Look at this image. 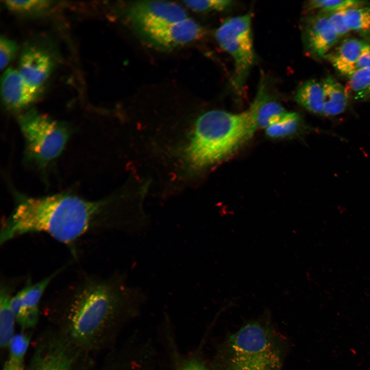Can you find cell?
<instances>
[{
  "instance_id": "obj_1",
  "label": "cell",
  "mask_w": 370,
  "mask_h": 370,
  "mask_svg": "<svg viewBox=\"0 0 370 370\" xmlns=\"http://www.w3.org/2000/svg\"><path fill=\"white\" fill-rule=\"evenodd\" d=\"M144 298L122 275L86 276L55 301L51 318L60 332L88 353L109 344L123 325L136 317Z\"/></svg>"
},
{
  "instance_id": "obj_2",
  "label": "cell",
  "mask_w": 370,
  "mask_h": 370,
  "mask_svg": "<svg viewBox=\"0 0 370 370\" xmlns=\"http://www.w3.org/2000/svg\"><path fill=\"white\" fill-rule=\"evenodd\" d=\"M108 203L107 200L92 201L66 194L23 198L3 221L0 243L42 232L60 243L72 245L92 229L108 228L100 218Z\"/></svg>"
},
{
  "instance_id": "obj_3",
  "label": "cell",
  "mask_w": 370,
  "mask_h": 370,
  "mask_svg": "<svg viewBox=\"0 0 370 370\" xmlns=\"http://www.w3.org/2000/svg\"><path fill=\"white\" fill-rule=\"evenodd\" d=\"M252 107L239 114L213 109L197 116L171 145L180 177L190 180L231 153L255 131Z\"/></svg>"
},
{
  "instance_id": "obj_4",
  "label": "cell",
  "mask_w": 370,
  "mask_h": 370,
  "mask_svg": "<svg viewBox=\"0 0 370 370\" xmlns=\"http://www.w3.org/2000/svg\"><path fill=\"white\" fill-rule=\"evenodd\" d=\"M283 350L269 326L252 321L232 334L219 350L215 370H282Z\"/></svg>"
},
{
  "instance_id": "obj_5",
  "label": "cell",
  "mask_w": 370,
  "mask_h": 370,
  "mask_svg": "<svg viewBox=\"0 0 370 370\" xmlns=\"http://www.w3.org/2000/svg\"><path fill=\"white\" fill-rule=\"evenodd\" d=\"M252 13L232 17L217 29L215 38L220 47L234 62L232 84L236 92H242L244 84L255 62L251 28Z\"/></svg>"
},
{
  "instance_id": "obj_6",
  "label": "cell",
  "mask_w": 370,
  "mask_h": 370,
  "mask_svg": "<svg viewBox=\"0 0 370 370\" xmlns=\"http://www.w3.org/2000/svg\"><path fill=\"white\" fill-rule=\"evenodd\" d=\"M19 123L32 158L45 164L60 154L68 138L63 124L34 109L22 115Z\"/></svg>"
},
{
  "instance_id": "obj_7",
  "label": "cell",
  "mask_w": 370,
  "mask_h": 370,
  "mask_svg": "<svg viewBox=\"0 0 370 370\" xmlns=\"http://www.w3.org/2000/svg\"><path fill=\"white\" fill-rule=\"evenodd\" d=\"M87 353L58 330L49 332L36 343L25 370H86Z\"/></svg>"
},
{
  "instance_id": "obj_8",
  "label": "cell",
  "mask_w": 370,
  "mask_h": 370,
  "mask_svg": "<svg viewBox=\"0 0 370 370\" xmlns=\"http://www.w3.org/2000/svg\"><path fill=\"white\" fill-rule=\"evenodd\" d=\"M125 16L137 34L189 18L180 5L160 1L132 3L126 9Z\"/></svg>"
},
{
  "instance_id": "obj_9",
  "label": "cell",
  "mask_w": 370,
  "mask_h": 370,
  "mask_svg": "<svg viewBox=\"0 0 370 370\" xmlns=\"http://www.w3.org/2000/svg\"><path fill=\"white\" fill-rule=\"evenodd\" d=\"M202 33V27L189 17L183 21L143 31L137 34L149 46L160 50H169L197 40Z\"/></svg>"
},
{
  "instance_id": "obj_10",
  "label": "cell",
  "mask_w": 370,
  "mask_h": 370,
  "mask_svg": "<svg viewBox=\"0 0 370 370\" xmlns=\"http://www.w3.org/2000/svg\"><path fill=\"white\" fill-rule=\"evenodd\" d=\"M302 34L306 52L316 60L325 58L339 39L328 13L321 11L304 19Z\"/></svg>"
},
{
  "instance_id": "obj_11",
  "label": "cell",
  "mask_w": 370,
  "mask_h": 370,
  "mask_svg": "<svg viewBox=\"0 0 370 370\" xmlns=\"http://www.w3.org/2000/svg\"><path fill=\"white\" fill-rule=\"evenodd\" d=\"M59 272V270L35 283H32L30 280H28L24 287L12 296L11 309L16 322L23 330L33 328L36 325L41 297Z\"/></svg>"
},
{
  "instance_id": "obj_12",
  "label": "cell",
  "mask_w": 370,
  "mask_h": 370,
  "mask_svg": "<svg viewBox=\"0 0 370 370\" xmlns=\"http://www.w3.org/2000/svg\"><path fill=\"white\" fill-rule=\"evenodd\" d=\"M41 88L28 84L18 70L7 69L1 79V95L4 104L13 110L28 106L40 96Z\"/></svg>"
},
{
  "instance_id": "obj_13",
  "label": "cell",
  "mask_w": 370,
  "mask_h": 370,
  "mask_svg": "<svg viewBox=\"0 0 370 370\" xmlns=\"http://www.w3.org/2000/svg\"><path fill=\"white\" fill-rule=\"evenodd\" d=\"M53 67V61L45 51L35 47L24 49L21 55L19 72L33 87L41 88Z\"/></svg>"
},
{
  "instance_id": "obj_14",
  "label": "cell",
  "mask_w": 370,
  "mask_h": 370,
  "mask_svg": "<svg viewBox=\"0 0 370 370\" xmlns=\"http://www.w3.org/2000/svg\"><path fill=\"white\" fill-rule=\"evenodd\" d=\"M370 46L366 40L356 38L343 41L326 58L342 74L349 76L355 72V65L362 54Z\"/></svg>"
},
{
  "instance_id": "obj_15",
  "label": "cell",
  "mask_w": 370,
  "mask_h": 370,
  "mask_svg": "<svg viewBox=\"0 0 370 370\" xmlns=\"http://www.w3.org/2000/svg\"><path fill=\"white\" fill-rule=\"evenodd\" d=\"M251 106L253 109L255 130L266 129L287 113L280 103L268 98L266 94L264 84L260 85Z\"/></svg>"
},
{
  "instance_id": "obj_16",
  "label": "cell",
  "mask_w": 370,
  "mask_h": 370,
  "mask_svg": "<svg viewBox=\"0 0 370 370\" xmlns=\"http://www.w3.org/2000/svg\"><path fill=\"white\" fill-rule=\"evenodd\" d=\"M323 89L324 116H335L343 113L347 108L349 97L345 87L331 77L328 76L322 82Z\"/></svg>"
},
{
  "instance_id": "obj_17",
  "label": "cell",
  "mask_w": 370,
  "mask_h": 370,
  "mask_svg": "<svg viewBox=\"0 0 370 370\" xmlns=\"http://www.w3.org/2000/svg\"><path fill=\"white\" fill-rule=\"evenodd\" d=\"M13 287L8 284L2 283L0 292V345L2 348H8L14 336L15 318L11 309L10 301Z\"/></svg>"
},
{
  "instance_id": "obj_18",
  "label": "cell",
  "mask_w": 370,
  "mask_h": 370,
  "mask_svg": "<svg viewBox=\"0 0 370 370\" xmlns=\"http://www.w3.org/2000/svg\"><path fill=\"white\" fill-rule=\"evenodd\" d=\"M295 99L308 111L323 116L324 99L322 82L314 79L305 82L298 89Z\"/></svg>"
},
{
  "instance_id": "obj_19",
  "label": "cell",
  "mask_w": 370,
  "mask_h": 370,
  "mask_svg": "<svg viewBox=\"0 0 370 370\" xmlns=\"http://www.w3.org/2000/svg\"><path fill=\"white\" fill-rule=\"evenodd\" d=\"M30 336L25 331L15 334L9 345L8 357L2 370H25V357Z\"/></svg>"
},
{
  "instance_id": "obj_20",
  "label": "cell",
  "mask_w": 370,
  "mask_h": 370,
  "mask_svg": "<svg viewBox=\"0 0 370 370\" xmlns=\"http://www.w3.org/2000/svg\"><path fill=\"white\" fill-rule=\"evenodd\" d=\"M345 89L349 98L366 101L370 99V68L357 70L348 76Z\"/></svg>"
},
{
  "instance_id": "obj_21",
  "label": "cell",
  "mask_w": 370,
  "mask_h": 370,
  "mask_svg": "<svg viewBox=\"0 0 370 370\" xmlns=\"http://www.w3.org/2000/svg\"><path fill=\"white\" fill-rule=\"evenodd\" d=\"M368 5L345 10V21L350 31L362 34L370 33V6Z\"/></svg>"
},
{
  "instance_id": "obj_22",
  "label": "cell",
  "mask_w": 370,
  "mask_h": 370,
  "mask_svg": "<svg viewBox=\"0 0 370 370\" xmlns=\"http://www.w3.org/2000/svg\"><path fill=\"white\" fill-rule=\"evenodd\" d=\"M53 1L46 0L4 1L5 6L13 12L26 15H38L49 10Z\"/></svg>"
},
{
  "instance_id": "obj_23",
  "label": "cell",
  "mask_w": 370,
  "mask_h": 370,
  "mask_svg": "<svg viewBox=\"0 0 370 370\" xmlns=\"http://www.w3.org/2000/svg\"><path fill=\"white\" fill-rule=\"evenodd\" d=\"M365 5L366 2L357 0H312L306 4L305 9L307 11L318 9L329 13Z\"/></svg>"
},
{
  "instance_id": "obj_24",
  "label": "cell",
  "mask_w": 370,
  "mask_h": 370,
  "mask_svg": "<svg viewBox=\"0 0 370 370\" xmlns=\"http://www.w3.org/2000/svg\"><path fill=\"white\" fill-rule=\"evenodd\" d=\"M300 121L299 116L297 113L287 112L280 120L267 127L266 133L272 138L290 135L297 131Z\"/></svg>"
},
{
  "instance_id": "obj_25",
  "label": "cell",
  "mask_w": 370,
  "mask_h": 370,
  "mask_svg": "<svg viewBox=\"0 0 370 370\" xmlns=\"http://www.w3.org/2000/svg\"><path fill=\"white\" fill-rule=\"evenodd\" d=\"M183 3L194 11L207 12L225 10L232 6L234 2L231 0H208L186 1Z\"/></svg>"
},
{
  "instance_id": "obj_26",
  "label": "cell",
  "mask_w": 370,
  "mask_h": 370,
  "mask_svg": "<svg viewBox=\"0 0 370 370\" xmlns=\"http://www.w3.org/2000/svg\"><path fill=\"white\" fill-rule=\"evenodd\" d=\"M18 49L16 43L4 36L0 39V67L5 68L13 59Z\"/></svg>"
},
{
  "instance_id": "obj_27",
  "label": "cell",
  "mask_w": 370,
  "mask_h": 370,
  "mask_svg": "<svg viewBox=\"0 0 370 370\" xmlns=\"http://www.w3.org/2000/svg\"><path fill=\"white\" fill-rule=\"evenodd\" d=\"M176 362V370H210L201 359L196 356L177 358Z\"/></svg>"
},
{
  "instance_id": "obj_28",
  "label": "cell",
  "mask_w": 370,
  "mask_h": 370,
  "mask_svg": "<svg viewBox=\"0 0 370 370\" xmlns=\"http://www.w3.org/2000/svg\"><path fill=\"white\" fill-rule=\"evenodd\" d=\"M345 10L328 13L329 20L339 38L346 35L350 30L344 17Z\"/></svg>"
},
{
  "instance_id": "obj_29",
  "label": "cell",
  "mask_w": 370,
  "mask_h": 370,
  "mask_svg": "<svg viewBox=\"0 0 370 370\" xmlns=\"http://www.w3.org/2000/svg\"><path fill=\"white\" fill-rule=\"evenodd\" d=\"M366 68H370V46L357 62L355 71Z\"/></svg>"
},
{
  "instance_id": "obj_30",
  "label": "cell",
  "mask_w": 370,
  "mask_h": 370,
  "mask_svg": "<svg viewBox=\"0 0 370 370\" xmlns=\"http://www.w3.org/2000/svg\"><path fill=\"white\" fill-rule=\"evenodd\" d=\"M133 362L131 364L128 362L126 364L123 363V362L122 363L120 364H116L115 365L113 366H110V367L107 368L105 370H136V366L134 367L133 366Z\"/></svg>"
}]
</instances>
